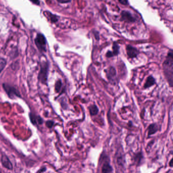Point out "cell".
Wrapping results in <instances>:
<instances>
[{
    "instance_id": "cell-14",
    "label": "cell",
    "mask_w": 173,
    "mask_h": 173,
    "mask_svg": "<svg viewBox=\"0 0 173 173\" xmlns=\"http://www.w3.org/2000/svg\"><path fill=\"white\" fill-rule=\"evenodd\" d=\"M6 64L7 62H6V60L2 57H0V73L2 72L3 70H4V68L6 66Z\"/></svg>"
},
{
    "instance_id": "cell-6",
    "label": "cell",
    "mask_w": 173,
    "mask_h": 173,
    "mask_svg": "<svg viewBox=\"0 0 173 173\" xmlns=\"http://www.w3.org/2000/svg\"><path fill=\"white\" fill-rule=\"evenodd\" d=\"M1 162H2V164L6 169H10V170H11L13 169V166L11 162L10 161L9 158H8L7 156L5 155H3L2 156Z\"/></svg>"
},
{
    "instance_id": "cell-3",
    "label": "cell",
    "mask_w": 173,
    "mask_h": 173,
    "mask_svg": "<svg viewBox=\"0 0 173 173\" xmlns=\"http://www.w3.org/2000/svg\"><path fill=\"white\" fill-rule=\"evenodd\" d=\"M48 73V66L46 63L42 65L40 71L38 79L44 84H47V77Z\"/></svg>"
},
{
    "instance_id": "cell-12",
    "label": "cell",
    "mask_w": 173,
    "mask_h": 173,
    "mask_svg": "<svg viewBox=\"0 0 173 173\" xmlns=\"http://www.w3.org/2000/svg\"><path fill=\"white\" fill-rule=\"evenodd\" d=\"M116 75V71L113 67L109 68L107 72V76L109 80H112Z\"/></svg>"
},
{
    "instance_id": "cell-8",
    "label": "cell",
    "mask_w": 173,
    "mask_h": 173,
    "mask_svg": "<svg viewBox=\"0 0 173 173\" xmlns=\"http://www.w3.org/2000/svg\"><path fill=\"white\" fill-rule=\"evenodd\" d=\"M155 80L152 76H150L146 79L144 87V89H148L150 87L152 86L153 85L155 84Z\"/></svg>"
},
{
    "instance_id": "cell-7",
    "label": "cell",
    "mask_w": 173,
    "mask_h": 173,
    "mask_svg": "<svg viewBox=\"0 0 173 173\" xmlns=\"http://www.w3.org/2000/svg\"><path fill=\"white\" fill-rule=\"evenodd\" d=\"M148 137H150L151 135L155 134L158 130V127L157 124L156 123H152L149 126L148 128Z\"/></svg>"
},
{
    "instance_id": "cell-13",
    "label": "cell",
    "mask_w": 173,
    "mask_h": 173,
    "mask_svg": "<svg viewBox=\"0 0 173 173\" xmlns=\"http://www.w3.org/2000/svg\"><path fill=\"white\" fill-rule=\"evenodd\" d=\"M89 109L91 116H95L99 112V109L96 105L90 106L89 107Z\"/></svg>"
},
{
    "instance_id": "cell-18",
    "label": "cell",
    "mask_w": 173,
    "mask_h": 173,
    "mask_svg": "<svg viewBox=\"0 0 173 173\" xmlns=\"http://www.w3.org/2000/svg\"><path fill=\"white\" fill-rule=\"evenodd\" d=\"M118 1L121 4H123V5H127L128 4V0H118Z\"/></svg>"
},
{
    "instance_id": "cell-15",
    "label": "cell",
    "mask_w": 173,
    "mask_h": 173,
    "mask_svg": "<svg viewBox=\"0 0 173 173\" xmlns=\"http://www.w3.org/2000/svg\"><path fill=\"white\" fill-rule=\"evenodd\" d=\"M143 156L142 155V153L141 152L138 153L137 154L135 155V160L137 163H138L139 164L140 163V162H141L142 160L143 159Z\"/></svg>"
},
{
    "instance_id": "cell-11",
    "label": "cell",
    "mask_w": 173,
    "mask_h": 173,
    "mask_svg": "<svg viewBox=\"0 0 173 173\" xmlns=\"http://www.w3.org/2000/svg\"><path fill=\"white\" fill-rule=\"evenodd\" d=\"M30 118L31 121L33 123L36 124V123H39V124H42L43 123V119L39 116H37L36 115L32 114H30Z\"/></svg>"
},
{
    "instance_id": "cell-1",
    "label": "cell",
    "mask_w": 173,
    "mask_h": 173,
    "mask_svg": "<svg viewBox=\"0 0 173 173\" xmlns=\"http://www.w3.org/2000/svg\"><path fill=\"white\" fill-rule=\"evenodd\" d=\"M164 74L169 83L170 86L173 87V56L172 52L169 53L166 60L163 64Z\"/></svg>"
},
{
    "instance_id": "cell-5",
    "label": "cell",
    "mask_w": 173,
    "mask_h": 173,
    "mask_svg": "<svg viewBox=\"0 0 173 173\" xmlns=\"http://www.w3.org/2000/svg\"><path fill=\"white\" fill-rule=\"evenodd\" d=\"M126 51L128 55L130 58H134L137 57L139 53L137 49L130 45H128L126 47Z\"/></svg>"
},
{
    "instance_id": "cell-20",
    "label": "cell",
    "mask_w": 173,
    "mask_h": 173,
    "mask_svg": "<svg viewBox=\"0 0 173 173\" xmlns=\"http://www.w3.org/2000/svg\"><path fill=\"white\" fill-rule=\"evenodd\" d=\"M31 2H32L34 4L36 5H39L40 3L39 0H30Z\"/></svg>"
},
{
    "instance_id": "cell-17",
    "label": "cell",
    "mask_w": 173,
    "mask_h": 173,
    "mask_svg": "<svg viewBox=\"0 0 173 173\" xmlns=\"http://www.w3.org/2000/svg\"><path fill=\"white\" fill-rule=\"evenodd\" d=\"M54 122L52 121H48L46 122V125H47L48 128H51V127L53 126Z\"/></svg>"
},
{
    "instance_id": "cell-16",
    "label": "cell",
    "mask_w": 173,
    "mask_h": 173,
    "mask_svg": "<svg viewBox=\"0 0 173 173\" xmlns=\"http://www.w3.org/2000/svg\"><path fill=\"white\" fill-rule=\"evenodd\" d=\"M62 86V81H61L60 80H59L55 83V89L56 92H58L60 91Z\"/></svg>"
},
{
    "instance_id": "cell-9",
    "label": "cell",
    "mask_w": 173,
    "mask_h": 173,
    "mask_svg": "<svg viewBox=\"0 0 173 173\" xmlns=\"http://www.w3.org/2000/svg\"><path fill=\"white\" fill-rule=\"evenodd\" d=\"M113 171V168L108 162H106L102 166V172L103 173H111Z\"/></svg>"
},
{
    "instance_id": "cell-4",
    "label": "cell",
    "mask_w": 173,
    "mask_h": 173,
    "mask_svg": "<svg viewBox=\"0 0 173 173\" xmlns=\"http://www.w3.org/2000/svg\"><path fill=\"white\" fill-rule=\"evenodd\" d=\"M3 88L4 90H5L8 96L12 99H14L15 98L20 97L21 96L19 91L14 87L11 86L9 85L4 84Z\"/></svg>"
},
{
    "instance_id": "cell-10",
    "label": "cell",
    "mask_w": 173,
    "mask_h": 173,
    "mask_svg": "<svg viewBox=\"0 0 173 173\" xmlns=\"http://www.w3.org/2000/svg\"><path fill=\"white\" fill-rule=\"evenodd\" d=\"M122 17L124 21H135L134 17L132 16L130 13L128 12H122Z\"/></svg>"
},
{
    "instance_id": "cell-2",
    "label": "cell",
    "mask_w": 173,
    "mask_h": 173,
    "mask_svg": "<svg viewBox=\"0 0 173 173\" xmlns=\"http://www.w3.org/2000/svg\"><path fill=\"white\" fill-rule=\"evenodd\" d=\"M35 43L37 47L40 51L45 52L46 50V40L42 34H39L37 35L36 39L35 40Z\"/></svg>"
},
{
    "instance_id": "cell-19",
    "label": "cell",
    "mask_w": 173,
    "mask_h": 173,
    "mask_svg": "<svg viewBox=\"0 0 173 173\" xmlns=\"http://www.w3.org/2000/svg\"><path fill=\"white\" fill-rule=\"evenodd\" d=\"M60 3H67L71 1V0H57Z\"/></svg>"
},
{
    "instance_id": "cell-21",
    "label": "cell",
    "mask_w": 173,
    "mask_h": 173,
    "mask_svg": "<svg viewBox=\"0 0 173 173\" xmlns=\"http://www.w3.org/2000/svg\"><path fill=\"white\" fill-rule=\"evenodd\" d=\"M169 165L171 167H173V160H172V159L171 161H170V162H169Z\"/></svg>"
}]
</instances>
